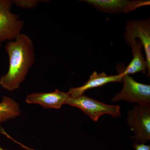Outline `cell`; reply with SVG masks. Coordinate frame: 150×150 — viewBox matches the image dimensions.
<instances>
[{
  "mask_svg": "<svg viewBox=\"0 0 150 150\" xmlns=\"http://www.w3.org/2000/svg\"><path fill=\"white\" fill-rule=\"evenodd\" d=\"M9 57L8 71L0 78V86L9 91L19 88L35 60L33 42L29 36L20 33L6 44Z\"/></svg>",
  "mask_w": 150,
  "mask_h": 150,
  "instance_id": "cell-1",
  "label": "cell"
},
{
  "mask_svg": "<svg viewBox=\"0 0 150 150\" xmlns=\"http://www.w3.org/2000/svg\"><path fill=\"white\" fill-rule=\"evenodd\" d=\"M66 104L78 108L94 121H97L105 114L114 118L121 116V107L118 105L105 104L83 95L78 97H70Z\"/></svg>",
  "mask_w": 150,
  "mask_h": 150,
  "instance_id": "cell-2",
  "label": "cell"
},
{
  "mask_svg": "<svg viewBox=\"0 0 150 150\" xmlns=\"http://www.w3.org/2000/svg\"><path fill=\"white\" fill-rule=\"evenodd\" d=\"M122 82L123 88L112 98V102L123 100L139 105L150 106L149 85L138 82L129 75H123Z\"/></svg>",
  "mask_w": 150,
  "mask_h": 150,
  "instance_id": "cell-3",
  "label": "cell"
},
{
  "mask_svg": "<svg viewBox=\"0 0 150 150\" xmlns=\"http://www.w3.org/2000/svg\"><path fill=\"white\" fill-rule=\"evenodd\" d=\"M127 122L134 132L135 143L146 144L150 140V106L136 105L128 112Z\"/></svg>",
  "mask_w": 150,
  "mask_h": 150,
  "instance_id": "cell-4",
  "label": "cell"
},
{
  "mask_svg": "<svg viewBox=\"0 0 150 150\" xmlns=\"http://www.w3.org/2000/svg\"><path fill=\"white\" fill-rule=\"evenodd\" d=\"M13 4L11 0H0V44L14 40L24 25L19 16L11 11Z\"/></svg>",
  "mask_w": 150,
  "mask_h": 150,
  "instance_id": "cell-5",
  "label": "cell"
},
{
  "mask_svg": "<svg viewBox=\"0 0 150 150\" xmlns=\"http://www.w3.org/2000/svg\"><path fill=\"white\" fill-rule=\"evenodd\" d=\"M124 33L127 44L132 40L139 39L144 49L147 64L148 75L150 76V21L149 19L137 21L130 20L127 22Z\"/></svg>",
  "mask_w": 150,
  "mask_h": 150,
  "instance_id": "cell-6",
  "label": "cell"
},
{
  "mask_svg": "<svg viewBox=\"0 0 150 150\" xmlns=\"http://www.w3.org/2000/svg\"><path fill=\"white\" fill-rule=\"evenodd\" d=\"M98 10L109 13H129L136 9L150 5V1L126 0H85Z\"/></svg>",
  "mask_w": 150,
  "mask_h": 150,
  "instance_id": "cell-7",
  "label": "cell"
},
{
  "mask_svg": "<svg viewBox=\"0 0 150 150\" xmlns=\"http://www.w3.org/2000/svg\"><path fill=\"white\" fill-rule=\"evenodd\" d=\"M70 97L68 92L56 89L51 93H38L28 95L26 101L28 103L40 105L45 108L59 109L62 105L66 104Z\"/></svg>",
  "mask_w": 150,
  "mask_h": 150,
  "instance_id": "cell-8",
  "label": "cell"
},
{
  "mask_svg": "<svg viewBox=\"0 0 150 150\" xmlns=\"http://www.w3.org/2000/svg\"><path fill=\"white\" fill-rule=\"evenodd\" d=\"M122 79L123 75L121 73L114 76H108L103 72L98 74L96 71H94L83 85L70 88L68 93L72 97H78L83 95L88 90L102 86L110 83L122 82Z\"/></svg>",
  "mask_w": 150,
  "mask_h": 150,
  "instance_id": "cell-9",
  "label": "cell"
},
{
  "mask_svg": "<svg viewBox=\"0 0 150 150\" xmlns=\"http://www.w3.org/2000/svg\"><path fill=\"white\" fill-rule=\"evenodd\" d=\"M128 44L131 46L133 59L126 69L119 73L123 75H129L139 72L146 74V72H148L147 64L142 54L143 47L142 43L139 40H134Z\"/></svg>",
  "mask_w": 150,
  "mask_h": 150,
  "instance_id": "cell-10",
  "label": "cell"
},
{
  "mask_svg": "<svg viewBox=\"0 0 150 150\" xmlns=\"http://www.w3.org/2000/svg\"><path fill=\"white\" fill-rule=\"evenodd\" d=\"M21 113L19 104L9 97H3L0 103V123L16 118Z\"/></svg>",
  "mask_w": 150,
  "mask_h": 150,
  "instance_id": "cell-11",
  "label": "cell"
},
{
  "mask_svg": "<svg viewBox=\"0 0 150 150\" xmlns=\"http://www.w3.org/2000/svg\"><path fill=\"white\" fill-rule=\"evenodd\" d=\"M16 5L23 8L30 9L33 8L37 6L38 1L34 0H16L13 1Z\"/></svg>",
  "mask_w": 150,
  "mask_h": 150,
  "instance_id": "cell-12",
  "label": "cell"
},
{
  "mask_svg": "<svg viewBox=\"0 0 150 150\" xmlns=\"http://www.w3.org/2000/svg\"><path fill=\"white\" fill-rule=\"evenodd\" d=\"M133 146L135 150H150V145L145 144H138L135 142L133 144Z\"/></svg>",
  "mask_w": 150,
  "mask_h": 150,
  "instance_id": "cell-13",
  "label": "cell"
},
{
  "mask_svg": "<svg viewBox=\"0 0 150 150\" xmlns=\"http://www.w3.org/2000/svg\"><path fill=\"white\" fill-rule=\"evenodd\" d=\"M12 138V137H11ZM11 138V139L14 142H15L16 144H18L21 147L23 148V149H25L27 150H36L34 149H32V148L26 146H25V145L23 144H21V143H20L17 141H16V140L14 139L13 138Z\"/></svg>",
  "mask_w": 150,
  "mask_h": 150,
  "instance_id": "cell-14",
  "label": "cell"
},
{
  "mask_svg": "<svg viewBox=\"0 0 150 150\" xmlns=\"http://www.w3.org/2000/svg\"><path fill=\"white\" fill-rule=\"evenodd\" d=\"M0 150H8L6 149H4L2 148L0 146Z\"/></svg>",
  "mask_w": 150,
  "mask_h": 150,
  "instance_id": "cell-15",
  "label": "cell"
},
{
  "mask_svg": "<svg viewBox=\"0 0 150 150\" xmlns=\"http://www.w3.org/2000/svg\"><path fill=\"white\" fill-rule=\"evenodd\" d=\"M1 44H0V47H1Z\"/></svg>",
  "mask_w": 150,
  "mask_h": 150,
  "instance_id": "cell-16",
  "label": "cell"
}]
</instances>
